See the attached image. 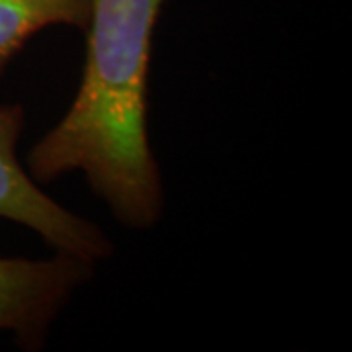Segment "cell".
<instances>
[{"mask_svg": "<svg viewBox=\"0 0 352 352\" xmlns=\"http://www.w3.org/2000/svg\"><path fill=\"white\" fill-rule=\"evenodd\" d=\"M164 0H90L87 63L71 108L30 151V175L82 173L122 226L163 215L161 168L147 133L153 32Z\"/></svg>", "mask_w": 352, "mask_h": 352, "instance_id": "cell-1", "label": "cell"}, {"mask_svg": "<svg viewBox=\"0 0 352 352\" xmlns=\"http://www.w3.org/2000/svg\"><path fill=\"white\" fill-rule=\"evenodd\" d=\"M24 126L20 104L0 106V219L36 231L55 252L90 263L108 258L113 245L100 227L50 198L20 164L16 147Z\"/></svg>", "mask_w": 352, "mask_h": 352, "instance_id": "cell-2", "label": "cell"}, {"mask_svg": "<svg viewBox=\"0 0 352 352\" xmlns=\"http://www.w3.org/2000/svg\"><path fill=\"white\" fill-rule=\"evenodd\" d=\"M94 272L96 263L65 252L39 261L0 256V333H12L25 351H41L53 321Z\"/></svg>", "mask_w": 352, "mask_h": 352, "instance_id": "cell-3", "label": "cell"}, {"mask_svg": "<svg viewBox=\"0 0 352 352\" xmlns=\"http://www.w3.org/2000/svg\"><path fill=\"white\" fill-rule=\"evenodd\" d=\"M90 0H0V75L28 39L51 25L87 32Z\"/></svg>", "mask_w": 352, "mask_h": 352, "instance_id": "cell-4", "label": "cell"}]
</instances>
